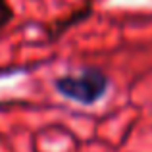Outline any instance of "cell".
Wrapping results in <instances>:
<instances>
[{
	"instance_id": "cell-3",
	"label": "cell",
	"mask_w": 152,
	"mask_h": 152,
	"mask_svg": "<svg viewBox=\"0 0 152 152\" xmlns=\"http://www.w3.org/2000/svg\"><path fill=\"white\" fill-rule=\"evenodd\" d=\"M14 19V10L8 4V0H0V29L8 27Z\"/></svg>"
},
{
	"instance_id": "cell-1",
	"label": "cell",
	"mask_w": 152,
	"mask_h": 152,
	"mask_svg": "<svg viewBox=\"0 0 152 152\" xmlns=\"http://www.w3.org/2000/svg\"><path fill=\"white\" fill-rule=\"evenodd\" d=\"M54 87L62 96L79 102L83 106H93L106 94L110 79L96 67H85L79 73L60 75L54 79Z\"/></svg>"
},
{
	"instance_id": "cell-2",
	"label": "cell",
	"mask_w": 152,
	"mask_h": 152,
	"mask_svg": "<svg viewBox=\"0 0 152 152\" xmlns=\"http://www.w3.org/2000/svg\"><path fill=\"white\" fill-rule=\"evenodd\" d=\"M89 14H91V6H85V10L73 12V14H71L69 18L66 19V21H64V19H60V21L52 23V25H50V31H46V35H48L50 39H58L62 33H66L67 27H71L73 23H77V21H81V19H85Z\"/></svg>"
}]
</instances>
